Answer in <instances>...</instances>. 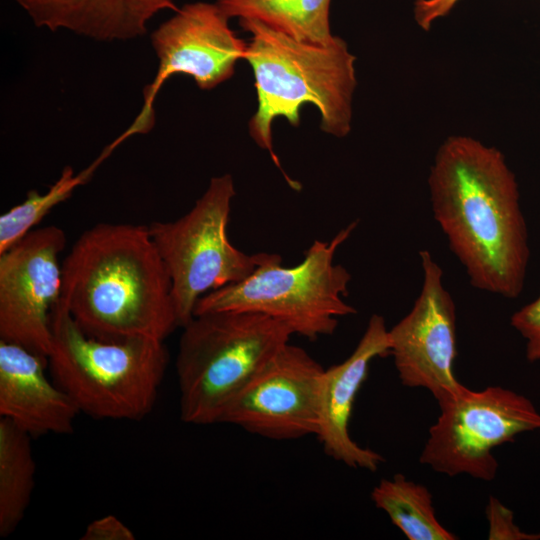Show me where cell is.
Masks as SVG:
<instances>
[{
  "label": "cell",
  "instance_id": "cell-1",
  "mask_svg": "<svg viewBox=\"0 0 540 540\" xmlns=\"http://www.w3.org/2000/svg\"><path fill=\"white\" fill-rule=\"evenodd\" d=\"M433 216L471 286L521 295L530 261L528 228L504 155L469 136L447 138L428 177Z\"/></svg>",
  "mask_w": 540,
  "mask_h": 540
},
{
  "label": "cell",
  "instance_id": "cell-2",
  "mask_svg": "<svg viewBox=\"0 0 540 540\" xmlns=\"http://www.w3.org/2000/svg\"><path fill=\"white\" fill-rule=\"evenodd\" d=\"M61 304L89 336L164 341L179 322L168 271L148 226L98 223L62 262Z\"/></svg>",
  "mask_w": 540,
  "mask_h": 540
},
{
  "label": "cell",
  "instance_id": "cell-3",
  "mask_svg": "<svg viewBox=\"0 0 540 540\" xmlns=\"http://www.w3.org/2000/svg\"><path fill=\"white\" fill-rule=\"evenodd\" d=\"M239 24L251 34L244 60L253 70L258 98L249 133L275 165L281 169L273 150L272 123L283 117L298 126L306 103L319 110L323 132L347 136L357 86L355 56L347 43L338 36L328 45L301 42L254 19H239Z\"/></svg>",
  "mask_w": 540,
  "mask_h": 540
},
{
  "label": "cell",
  "instance_id": "cell-4",
  "mask_svg": "<svg viewBox=\"0 0 540 540\" xmlns=\"http://www.w3.org/2000/svg\"><path fill=\"white\" fill-rule=\"evenodd\" d=\"M51 331L49 374L80 413L134 421L151 412L169 362L164 341L89 336L60 300L51 313Z\"/></svg>",
  "mask_w": 540,
  "mask_h": 540
},
{
  "label": "cell",
  "instance_id": "cell-5",
  "mask_svg": "<svg viewBox=\"0 0 540 540\" xmlns=\"http://www.w3.org/2000/svg\"><path fill=\"white\" fill-rule=\"evenodd\" d=\"M181 328L179 411L193 425L218 424L227 404L293 335L285 324L248 311L196 314Z\"/></svg>",
  "mask_w": 540,
  "mask_h": 540
},
{
  "label": "cell",
  "instance_id": "cell-6",
  "mask_svg": "<svg viewBox=\"0 0 540 540\" xmlns=\"http://www.w3.org/2000/svg\"><path fill=\"white\" fill-rule=\"evenodd\" d=\"M358 222L341 229L330 241L315 240L303 260L283 267L279 257L244 280L201 297L194 315L216 311H248L267 315L310 340L332 335L338 319L357 310L344 301L351 274L334 262L337 249Z\"/></svg>",
  "mask_w": 540,
  "mask_h": 540
},
{
  "label": "cell",
  "instance_id": "cell-7",
  "mask_svg": "<svg viewBox=\"0 0 540 540\" xmlns=\"http://www.w3.org/2000/svg\"><path fill=\"white\" fill-rule=\"evenodd\" d=\"M235 195L230 174L213 177L185 215L148 226L171 279L179 327L194 317L201 297L240 282L260 266L281 257L265 252L248 254L231 243L228 225Z\"/></svg>",
  "mask_w": 540,
  "mask_h": 540
},
{
  "label": "cell",
  "instance_id": "cell-8",
  "mask_svg": "<svg viewBox=\"0 0 540 540\" xmlns=\"http://www.w3.org/2000/svg\"><path fill=\"white\" fill-rule=\"evenodd\" d=\"M440 415L430 427L420 462L448 476L469 475L492 481L498 462L492 450L521 433L540 430V413L525 396L490 386L463 387L438 403Z\"/></svg>",
  "mask_w": 540,
  "mask_h": 540
},
{
  "label": "cell",
  "instance_id": "cell-9",
  "mask_svg": "<svg viewBox=\"0 0 540 540\" xmlns=\"http://www.w3.org/2000/svg\"><path fill=\"white\" fill-rule=\"evenodd\" d=\"M229 17L210 2L187 3L151 34L158 58L154 80L143 90L144 104L134 122L114 141L117 145L154 126V101L162 85L175 74L190 76L202 90L231 78L245 58L247 43L229 26Z\"/></svg>",
  "mask_w": 540,
  "mask_h": 540
},
{
  "label": "cell",
  "instance_id": "cell-10",
  "mask_svg": "<svg viewBox=\"0 0 540 540\" xmlns=\"http://www.w3.org/2000/svg\"><path fill=\"white\" fill-rule=\"evenodd\" d=\"M63 230L34 228L0 253V340L48 357L51 313L60 300Z\"/></svg>",
  "mask_w": 540,
  "mask_h": 540
},
{
  "label": "cell",
  "instance_id": "cell-11",
  "mask_svg": "<svg viewBox=\"0 0 540 540\" xmlns=\"http://www.w3.org/2000/svg\"><path fill=\"white\" fill-rule=\"evenodd\" d=\"M322 365L286 344L227 404L218 424L271 440H296L318 431Z\"/></svg>",
  "mask_w": 540,
  "mask_h": 540
},
{
  "label": "cell",
  "instance_id": "cell-12",
  "mask_svg": "<svg viewBox=\"0 0 540 540\" xmlns=\"http://www.w3.org/2000/svg\"><path fill=\"white\" fill-rule=\"evenodd\" d=\"M419 257L421 290L409 313L388 329L389 355L402 385L425 388L439 403L464 387L453 371L457 356L456 306L432 254L421 250Z\"/></svg>",
  "mask_w": 540,
  "mask_h": 540
},
{
  "label": "cell",
  "instance_id": "cell-13",
  "mask_svg": "<svg viewBox=\"0 0 540 540\" xmlns=\"http://www.w3.org/2000/svg\"><path fill=\"white\" fill-rule=\"evenodd\" d=\"M388 328L373 314L353 352L341 363L324 369L318 404V438L327 456L351 468L376 471L381 454L358 445L349 424L356 396L368 377L371 362L389 355Z\"/></svg>",
  "mask_w": 540,
  "mask_h": 540
},
{
  "label": "cell",
  "instance_id": "cell-14",
  "mask_svg": "<svg viewBox=\"0 0 540 540\" xmlns=\"http://www.w3.org/2000/svg\"><path fill=\"white\" fill-rule=\"evenodd\" d=\"M47 367V358L0 340V417L31 437L69 434L80 413Z\"/></svg>",
  "mask_w": 540,
  "mask_h": 540
},
{
  "label": "cell",
  "instance_id": "cell-15",
  "mask_svg": "<svg viewBox=\"0 0 540 540\" xmlns=\"http://www.w3.org/2000/svg\"><path fill=\"white\" fill-rule=\"evenodd\" d=\"M35 26L96 41L142 37L149 22L176 0H14Z\"/></svg>",
  "mask_w": 540,
  "mask_h": 540
},
{
  "label": "cell",
  "instance_id": "cell-16",
  "mask_svg": "<svg viewBox=\"0 0 540 540\" xmlns=\"http://www.w3.org/2000/svg\"><path fill=\"white\" fill-rule=\"evenodd\" d=\"M231 18L254 19L288 36L310 44L328 45L331 0H216Z\"/></svg>",
  "mask_w": 540,
  "mask_h": 540
},
{
  "label": "cell",
  "instance_id": "cell-17",
  "mask_svg": "<svg viewBox=\"0 0 540 540\" xmlns=\"http://www.w3.org/2000/svg\"><path fill=\"white\" fill-rule=\"evenodd\" d=\"M31 436L0 417V536L12 534L22 521L35 485L36 463Z\"/></svg>",
  "mask_w": 540,
  "mask_h": 540
},
{
  "label": "cell",
  "instance_id": "cell-18",
  "mask_svg": "<svg viewBox=\"0 0 540 540\" xmlns=\"http://www.w3.org/2000/svg\"><path fill=\"white\" fill-rule=\"evenodd\" d=\"M371 499L409 540H455L436 517L432 495L424 485L402 474L381 479Z\"/></svg>",
  "mask_w": 540,
  "mask_h": 540
},
{
  "label": "cell",
  "instance_id": "cell-19",
  "mask_svg": "<svg viewBox=\"0 0 540 540\" xmlns=\"http://www.w3.org/2000/svg\"><path fill=\"white\" fill-rule=\"evenodd\" d=\"M107 149L85 169L75 172L67 165L59 178L43 194L30 190L24 201L0 216V253L6 251L35 228L58 204L68 199L77 187L85 184L97 168L110 156Z\"/></svg>",
  "mask_w": 540,
  "mask_h": 540
},
{
  "label": "cell",
  "instance_id": "cell-20",
  "mask_svg": "<svg viewBox=\"0 0 540 540\" xmlns=\"http://www.w3.org/2000/svg\"><path fill=\"white\" fill-rule=\"evenodd\" d=\"M511 326L525 340V355L529 362L540 360V292L510 318Z\"/></svg>",
  "mask_w": 540,
  "mask_h": 540
},
{
  "label": "cell",
  "instance_id": "cell-21",
  "mask_svg": "<svg viewBox=\"0 0 540 540\" xmlns=\"http://www.w3.org/2000/svg\"><path fill=\"white\" fill-rule=\"evenodd\" d=\"M486 518L489 523L490 540H539L540 533H526L515 523L513 512L497 498L490 496L486 505Z\"/></svg>",
  "mask_w": 540,
  "mask_h": 540
},
{
  "label": "cell",
  "instance_id": "cell-22",
  "mask_svg": "<svg viewBox=\"0 0 540 540\" xmlns=\"http://www.w3.org/2000/svg\"><path fill=\"white\" fill-rule=\"evenodd\" d=\"M82 540H134L132 530L114 515L93 520L86 527Z\"/></svg>",
  "mask_w": 540,
  "mask_h": 540
},
{
  "label": "cell",
  "instance_id": "cell-23",
  "mask_svg": "<svg viewBox=\"0 0 540 540\" xmlns=\"http://www.w3.org/2000/svg\"><path fill=\"white\" fill-rule=\"evenodd\" d=\"M459 1L460 0H415V21L423 30H429L437 19L449 14Z\"/></svg>",
  "mask_w": 540,
  "mask_h": 540
}]
</instances>
